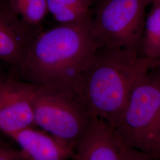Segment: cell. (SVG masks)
<instances>
[{"label":"cell","instance_id":"obj_12","mask_svg":"<svg viewBox=\"0 0 160 160\" xmlns=\"http://www.w3.org/2000/svg\"><path fill=\"white\" fill-rule=\"evenodd\" d=\"M12 7L26 23L34 26H38L48 12L46 0H32Z\"/></svg>","mask_w":160,"mask_h":160},{"label":"cell","instance_id":"obj_7","mask_svg":"<svg viewBox=\"0 0 160 160\" xmlns=\"http://www.w3.org/2000/svg\"><path fill=\"white\" fill-rule=\"evenodd\" d=\"M37 28L22 20L10 2L0 5V60L17 68L40 32Z\"/></svg>","mask_w":160,"mask_h":160},{"label":"cell","instance_id":"obj_3","mask_svg":"<svg viewBox=\"0 0 160 160\" xmlns=\"http://www.w3.org/2000/svg\"><path fill=\"white\" fill-rule=\"evenodd\" d=\"M112 127L124 147L160 158V68L156 64L133 86Z\"/></svg>","mask_w":160,"mask_h":160},{"label":"cell","instance_id":"obj_18","mask_svg":"<svg viewBox=\"0 0 160 160\" xmlns=\"http://www.w3.org/2000/svg\"><path fill=\"white\" fill-rule=\"evenodd\" d=\"M2 78H1V77H0V81H1V80H2Z\"/></svg>","mask_w":160,"mask_h":160},{"label":"cell","instance_id":"obj_15","mask_svg":"<svg viewBox=\"0 0 160 160\" xmlns=\"http://www.w3.org/2000/svg\"><path fill=\"white\" fill-rule=\"evenodd\" d=\"M32 0H10V4L12 6H14L19 4H22L28 2Z\"/></svg>","mask_w":160,"mask_h":160},{"label":"cell","instance_id":"obj_19","mask_svg":"<svg viewBox=\"0 0 160 160\" xmlns=\"http://www.w3.org/2000/svg\"></svg>","mask_w":160,"mask_h":160},{"label":"cell","instance_id":"obj_1","mask_svg":"<svg viewBox=\"0 0 160 160\" xmlns=\"http://www.w3.org/2000/svg\"><path fill=\"white\" fill-rule=\"evenodd\" d=\"M100 47L92 32V17L59 24L36 36L16 69L18 78L79 96L81 77Z\"/></svg>","mask_w":160,"mask_h":160},{"label":"cell","instance_id":"obj_17","mask_svg":"<svg viewBox=\"0 0 160 160\" xmlns=\"http://www.w3.org/2000/svg\"><path fill=\"white\" fill-rule=\"evenodd\" d=\"M26 160V158H23V159H22V160Z\"/></svg>","mask_w":160,"mask_h":160},{"label":"cell","instance_id":"obj_6","mask_svg":"<svg viewBox=\"0 0 160 160\" xmlns=\"http://www.w3.org/2000/svg\"><path fill=\"white\" fill-rule=\"evenodd\" d=\"M38 85L11 77L0 81V133L7 137L36 126L33 100Z\"/></svg>","mask_w":160,"mask_h":160},{"label":"cell","instance_id":"obj_8","mask_svg":"<svg viewBox=\"0 0 160 160\" xmlns=\"http://www.w3.org/2000/svg\"><path fill=\"white\" fill-rule=\"evenodd\" d=\"M27 160H71L75 149L43 130L28 128L8 136Z\"/></svg>","mask_w":160,"mask_h":160},{"label":"cell","instance_id":"obj_5","mask_svg":"<svg viewBox=\"0 0 160 160\" xmlns=\"http://www.w3.org/2000/svg\"><path fill=\"white\" fill-rule=\"evenodd\" d=\"M152 0H99L92 32L102 47L141 52L147 6Z\"/></svg>","mask_w":160,"mask_h":160},{"label":"cell","instance_id":"obj_2","mask_svg":"<svg viewBox=\"0 0 160 160\" xmlns=\"http://www.w3.org/2000/svg\"><path fill=\"white\" fill-rule=\"evenodd\" d=\"M155 64L137 50L100 47L81 77L78 94L94 118L113 126L133 86Z\"/></svg>","mask_w":160,"mask_h":160},{"label":"cell","instance_id":"obj_16","mask_svg":"<svg viewBox=\"0 0 160 160\" xmlns=\"http://www.w3.org/2000/svg\"><path fill=\"white\" fill-rule=\"evenodd\" d=\"M155 63H156V65H157L158 67H159L160 68V61L157 62H155Z\"/></svg>","mask_w":160,"mask_h":160},{"label":"cell","instance_id":"obj_20","mask_svg":"<svg viewBox=\"0 0 160 160\" xmlns=\"http://www.w3.org/2000/svg\"><path fill=\"white\" fill-rule=\"evenodd\" d=\"M75 160L74 159V158H73V159H72V160Z\"/></svg>","mask_w":160,"mask_h":160},{"label":"cell","instance_id":"obj_11","mask_svg":"<svg viewBox=\"0 0 160 160\" xmlns=\"http://www.w3.org/2000/svg\"><path fill=\"white\" fill-rule=\"evenodd\" d=\"M93 0H46L48 10L59 24L76 23L91 16Z\"/></svg>","mask_w":160,"mask_h":160},{"label":"cell","instance_id":"obj_14","mask_svg":"<svg viewBox=\"0 0 160 160\" xmlns=\"http://www.w3.org/2000/svg\"><path fill=\"white\" fill-rule=\"evenodd\" d=\"M121 145V160H160V158L135 149Z\"/></svg>","mask_w":160,"mask_h":160},{"label":"cell","instance_id":"obj_13","mask_svg":"<svg viewBox=\"0 0 160 160\" xmlns=\"http://www.w3.org/2000/svg\"><path fill=\"white\" fill-rule=\"evenodd\" d=\"M0 133V160H20L25 158L20 149L14 147Z\"/></svg>","mask_w":160,"mask_h":160},{"label":"cell","instance_id":"obj_10","mask_svg":"<svg viewBox=\"0 0 160 160\" xmlns=\"http://www.w3.org/2000/svg\"><path fill=\"white\" fill-rule=\"evenodd\" d=\"M141 52L155 62L160 61V0H152L151 8L145 17Z\"/></svg>","mask_w":160,"mask_h":160},{"label":"cell","instance_id":"obj_4","mask_svg":"<svg viewBox=\"0 0 160 160\" xmlns=\"http://www.w3.org/2000/svg\"><path fill=\"white\" fill-rule=\"evenodd\" d=\"M36 126L75 149L95 118L78 94L39 86L33 100Z\"/></svg>","mask_w":160,"mask_h":160},{"label":"cell","instance_id":"obj_9","mask_svg":"<svg viewBox=\"0 0 160 160\" xmlns=\"http://www.w3.org/2000/svg\"><path fill=\"white\" fill-rule=\"evenodd\" d=\"M75 160H121V145L112 126L94 118L78 143Z\"/></svg>","mask_w":160,"mask_h":160}]
</instances>
